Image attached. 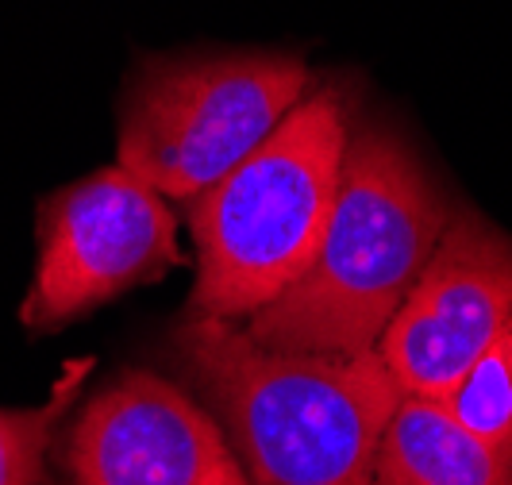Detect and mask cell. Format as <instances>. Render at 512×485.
<instances>
[{"label":"cell","instance_id":"6da1fadb","mask_svg":"<svg viewBox=\"0 0 512 485\" xmlns=\"http://www.w3.org/2000/svg\"><path fill=\"white\" fill-rule=\"evenodd\" d=\"M170 358L251 485H370L401 401L378 351H282L231 320L185 316L170 335Z\"/></svg>","mask_w":512,"mask_h":485},{"label":"cell","instance_id":"7a4b0ae2","mask_svg":"<svg viewBox=\"0 0 512 485\" xmlns=\"http://www.w3.org/2000/svg\"><path fill=\"white\" fill-rule=\"evenodd\" d=\"M451 212V197L401 131L355 124L316 255L282 297L239 328L282 351H374Z\"/></svg>","mask_w":512,"mask_h":485},{"label":"cell","instance_id":"3957f363","mask_svg":"<svg viewBox=\"0 0 512 485\" xmlns=\"http://www.w3.org/2000/svg\"><path fill=\"white\" fill-rule=\"evenodd\" d=\"M351 128V97L339 85L308 89L255 151L189 201L197 281L185 316L239 324L305 274Z\"/></svg>","mask_w":512,"mask_h":485},{"label":"cell","instance_id":"277c9868","mask_svg":"<svg viewBox=\"0 0 512 485\" xmlns=\"http://www.w3.org/2000/svg\"><path fill=\"white\" fill-rule=\"evenodd\" d=\"M308 85L297 54L147 58L120 101L116 166L162 197L193 201L282 124Z\"/></svg>","mask_w":512,"mask_h":485},{"label":"cell","instance_id":"5b68a950","mask_svg":"<svg viewBox=\"0 0 512 485\" xmlns=\"http://www.w3.org/2000/svg\"><path fill=\"white\" fill-rule=\"evenodd\" d=\"M181 266L178 220L166 197L108 166L43 197L39 262L20 305L27 332H58L93 308Z\"/></svg>","mask_w":512,"mask_h":485},{"label":"cell","instance_id":"8992f818","mask_svg":"<svg viewBox=\"0 0 512 485\" xmlns=\"http://www.w3.org/2000/svg\"><path fill=\"white\" fill-rule=\"evenodd\" d=\"M509 316L512 239L482 212L455 208L374 351L401 393L447 401Z\"/></svg>","mask_w":512,"mask_h":485},{"label":"cell","instance_id":"52a82bcc","mask_svg":"<svg viewBox=\"0 0 512 485\" xmlns=\"http://www.w3.org/2000/svg\"><path fill=\"white\" fill-rule=\"evenodd\" d=\"M58 443L66 485H251L212 412L154 370L104 382Z\"/></svg>","mask_w":512,"mask_h":485},{"label":"cell","instance_id":"ba28073f","mask_svg":"<svg viewBox=\"0 0 512 485\" xmlns=\"http://www.w3.org/2000/svg\"><path fill=\"white\" fill-rule=\"evenodd\" d=\"M374 478L393 485H512V455L462 428L447 401L401 393L378 443Z\"/></svg>","mask_w":512,"mask_h":485},{"label":"cell","instance_id":"9c48e42d","mask_svg":"<svg viewBox=\"0 0 512 485\" xmlns=\"http://www.w3.org/2000/svg\"><path fill=\"white\" fill-rule=\"evenodd\" d=\"M89 370H93V358L70 362L43 405L0 409V485H43L47 451L58 439V428L70 405L81 401V385Z\"/></svg>","mask_w":512,"mask_h":485},{"label":"cell","instance_id":"30bf717a","mask_svg":"<svg viewBox=\"0 0 512 485\" xmlns=\"http://www.w3.org/2000/svg\"><path fill=\"white\" fill-rule=\"evenodd\" d=\"M447 409L482 443L512 455V316L451 389Z\"/></svg>","mask_w":512,"mask_h":485},{"label":"cell","instance_id":"8fae6325","mask_svg":"<svg viewBox=\"0 0 512 485\" xmlns=\"http://www.w3.org/2000/svg\"><path fill=\"white\" fill-rule=\"evenodd\" d=\"M370 485H393V482H378V478H370Z\"/></svg>","mask_w":512,"mask_h":485}]
</instances>
